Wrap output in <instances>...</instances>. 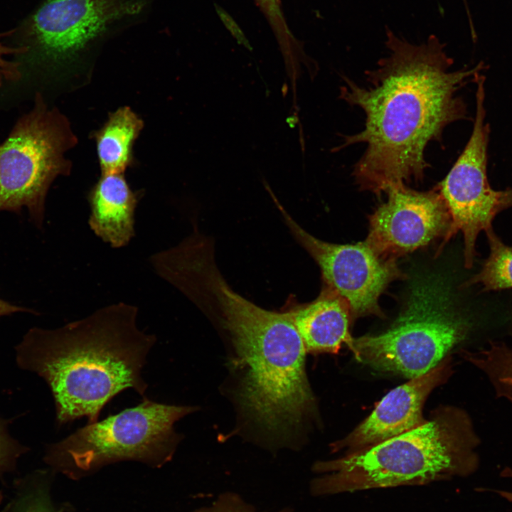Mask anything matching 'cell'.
Returning <instances> with one entry per match:
<instances>
[{
    "instance_id": "obj_1",
    "label": "cell",
    "mask_w": 512,
    "mask_h": 512,
    "mask_svg": "<svg viewBox=\"0 0 512 512\" xmlns=\"http://www.w3.org/2000/svg\"><path fill=\"white\" fill-rule=\"evenodd\" d=\"M385 43L388 54L366 71L365 86L342 75L339 97L360 108L365 122L334 149L366 145L353 176L360 188L377 195L423 178L430 166L425 156L428 144L439 142L448 125L468 119L459 91L475 83L485 66L481 62L452 70L453 59L434 35L413 44L387 28Z\"/></svg>"
},
{
    "instance_id": "obj_2",
    "label": "cell",
    "mask_w": 512,
    "mask_h": 512,
    "mask_svg": "<svg viewBox=\"0 0 512 512\" xmlns=\"http://www.w3.org/2000/svg\"><path fill=\"white\" fill-rule=\"evenodd\" d=\"M137 306L118 302L60 328L34 329L18 348L21 363L43 377L53 395L56 420H98L115 395L133 389L142 396V377L156 336L137 326Z\"/></svg>"
},
{
    "instance_id": "obj_3",
    "label": "cell",
    "mask_w": 512,
    "mask_h": 512,
    "mask_svg": "<svg viewBox=\"0 0 512 512\" xmlns=\"http://www.w3.org/2000/svg\"><path fill=\"white\" fill-rule=\"evenodd\" d=\"M201 302L228 333L246 369L240 394L245 411L272 434L295 431L315 402L305 370L306 352L289 312L257 306L221 275L206 282Z\"/></svg>"
},
{
    "instance_id": "obj_4",
    "label": "cell",
    "mask_w": 512,
    "mask_h": 512,
    "mask_svg": "<svg viewBox=\"0 0 512 512\" xmlns=\"http://www.w3.org/2000/svg\"><path fill=\"white\" fill-rule=\"evenodd\" d=\"M478 439L469 417L441 406L427 422L373 447L312 466L314 496L427 484L466 475L476 464Z\"/></svg>"
},
{
    "instance_id": "obj_5",
    "label": "cell",
    "mask_w": 512,
    "mask_h": 512,
    "mask_svg": "<svg viewBox=\"0 0 512 512\" xmlns=\"http://www.w3.org/2000/svg\"><path fill=\"white\" fill-rule=\"evenodd\" d=\"M511 297L490 292L475 307H463L450 285L430 276L413 284L407 306L390 328L353 338L348 346L360 362L409 379L423 375L476 331L512 326Z\"/></svg>"
},
{
    "instance_id": "obj_6",
    "label": "cell",
    "mask_w": 512,
    "mask_h": 512,
    "mask_svg": "<svg viewBox=\"0 0 512 512\" xmlns=\"http://www.w3.org/2000/svg\"><path fill=\"white\" fill-rule=\"evenodd\" d=\"M195 410L144 398L138 405L87 423L52 444L46 460L73 477L124 460L161 466L171 459L181 439L174 424Z\"/></svg>"
},
{
    "instance_id": "obj_7",
    "label": "cell",
    "mask_w": 512,
    "mask_h": 512,
    "mask_svg": "<svg viewBox=\"0 0 512 512\" xmlns=\"http://www.w3.org/2000/svg\"><path fill=\"white\" fill-rule=\"evenodd\" d=\"M74 138L64 116L36 95L32 110L0 144V210L26 207L41 223L51 183L70 171L65 154Z\"/></svg>"
},
{
    "instance_id": "obj_8",
    "label": "cell",
    "mask_w": 512,
    "mask_h": 512,
    "mask_svg": "<svg viewBox=\"0 0 512 512\" xmlns=\"http://www.w3.org/2000/svg\"><path fill=\"white\" fill-rule=\"evenodd\" d=\"M476 112L471 136L456 162L437 188L451 217L448 241L461 231L464 239V266L474 265L478 236L492 226L499 213L500 191L494 189L487 175L490 125L486 121L485 76L476 81Z\"/></svg>"
},
{
    "instance_id": "obj_9",
    "label": "cell",
    "mask_w": 512,
    "mask_h": 512,
    "mask_svg": "<svg viewBox=\"0 0 512 512\" xmlns=\"http://www.w3.org/2000/svg\"><path fill=\"white\" fill-rule=\"evenodd\" d=\"M272 196L292 234L318 264L327 287L346 302L351 316H382L378 298L391 282L402 277L395 260L380 256L366 241L339 245L315 238Z\"/></svg>"
},
{
    "instance_id": "obj_10",
    "label": "cell",
    "mask_w": 512,
    "mask_h": 512,
    "mask_svg": "<svg viewBox=\"0 0 512 512\" xmlns=\"http://www.w3.org/2000/svg\"><path fill=\"white\" fill-rule=\"evenodd\" d=\"M387 201L370 218L366 240L378 255L395 259L427 245L451 228V217L437 188L417 191L405 183L388 187Z\"/></svg>"
},
{
    "instance_id": "obj_11",
    "label": "cell",
    "mask_w": 512,
    "mask_h": 512,
    "mask_svg": "<svg viewBox=\"0 0 512 512\" xmlns=\"http://www.w3.org/2000/svg\"><path fill=\"white\" fill-rule=\"evenodd\" d=\"M449 357L426 373L390 390L373 411L344 438L331 444L333 452H356L414 430L427 422L424 404L451 371Z\"/></svg>"
},
{
    "instance_id": "obj_12",
    "label": "cell",
    "mask_w": 512,
    "mask_h": 512,
    "mask_svg": "<svg viewBox=\"0 0 512 512\" xmlns=\"http://www.w3.org/2000/svg\"><path fill=\"white\" fill-rule=\"evenodd\" d=\"M92 231L114 248L127 246L134 236L138 196L124 174H102L88 195Z\"/></svg>"
},
{
    "instance_id": "obj_13",
    "label": "cell",
    "mask_w": 512,
    "mask_h": 512,
    "mask_svg": "<svg viewBox=\"0 0 512 512\" xmlns=\"http://www.w3.org/2000/svg\"><path fill=\"white\" fill-rule=\"evenodd\" d=\"M306 353H337L349 345L351 313L346 302L325 287L311 302L288 311Z\"/></svg>"
},
{
    "instance_id": "obj_14",
    "label": "cell",
    "mask_w": 512,
    "mask_h": 512,
    "mask_svg": "<svg viewBox=\"0 0 512 512\" xmlns=\"http://www.w3.org/2000/svg\"><path fill=\"white\" fill-rule=\"evenodd\" d=\"M143 122L129 107L117 110L95 134L102 174H124L132 164L133 145Z\"/></svg>"
},
{
    "instance_id": "obj_15",
    "label": "cell",
    "mask_w": 512,
    "mask_h": 512,
    "mask_svg": "<svg viewBox=\"0 0 512 512\" xmlns=\"http://www.w3.org/2000/svg\"><path fill=\"white\" fill-rule=\"evenodd\" d=\"M485 233L489 255L478 271L464 283L478 286L486 292L508 291L512 289V247L500 238L492 226Z\"/></svg>"
},
{
    "instance_id": "obj_16",
    "label": "cell",
    "mask_w": 512,
    "mask_h": 512,
    "mask_svg": "<svg viewBox=\"0 0 512 512\" xmlns=\"http://www.w3.org/2000/svg\"><path fill=\"white\" fill-rule=\"evenodd\" d=\"M464 357L483 372L497 396L512 403V348L491 341L484 348L465 351Z\"/></svg>"
},
{
    "instance_id": "obj_17",
    "label": "cell",
    "mask_w": 512,
    "mask_h": 512,
    "mask_svg": "<svg viewBox=\"0 0 512 512\" xmlns=\"http://www.w3.org/2000/svg\"><path fill=\"white\" fill-rule=\"evenodd\" d=\"M267 20L287 63L293 65L299 46L285 20L279 0H254Z\"/></svg>"
},
{
    "instance_id": "obj_18",
    "label": "cell",
    "mask_w": 512,
    "mask_h": 512,
    "mask_svg": "<svg viewBox=\"0 0 512 512\" xmlns=\"http://www.w3.org/2000/svg\"><path fill=\"white\" fill-rule=\"evenodd\" d=\"M11 506L10 512H57L46 491L39 486L21 490Z\"/></svg>"
},
{
    "instance_id": "obj_19",
    "label": "cell",
    "mask_w": 512,
    "mask_h": 512,
    "mask_svg": "<svg viewBox=\"0 0 512 512\" xmlns=\"http://www.w3.org/2000/svg\"><path fill=\"white\" fill-rule=\"evenodd\" d=\"M191 512H257L252 504L247 503L240 494L225 491L210 503ZM278 512H292L290 508H284Z\"/></svg>"
},
{
    "instance_id": "obj_20",
    "label": "cell",
    "mask_w": 512,
    "mask_h": 512,
    "mask_svg": "<svg viewBox=\"0 0 512 512\" xmlns=\"http://www.w3.org/2000/svg\"><path fill=\"white\" fill-rule=\"evenodd\" d=\"M25 51L26 48H11L0 42V87L5 82L16 81L20 78L19 64L11 60L9 56Z\"/></svg>"
},
{
    "instance_id": "obj_21",
    "label": "cell",
    "mask_w": 512,
    "mask_h": 512,
    "mask_svg": "<svg viewBox=\"0 0 512 512\" xmlns=\"http://www.w3.org/2000/svg\"><path fill=\"white\" fill-rule=\"evenodd\" d=\"M18 454L19 450L16 445L0 424V476L11 469Z\"/></svg>"
},
{
    "instance_id": "obj_22",
    "label": "cell",
    "mask_w": 512,
    "mask_h": 512,
    "mask_svg": "<svg viewBox=\"0 0 512 512\" xmlns=\"http://www.w3.org/2000/svg\"><path fill=\"white\" fill-rule=\"evenodd\" d=\"M505 203L509 208L512 207V188H507L504 195Z\"/></svg>"
},
{
    "instance_id": "obj_23",
    "label": "cell",
    "mask_w": 512,
    "mask_h": 512,
    "mask_svg": "<svg viewBox=\"0 0 512 512\" xmlns=\"http://www.w3.org/2000/svg\"><path fill=\"white\" fill-rule=\"evenodd\" d=\"M2 499H3V495H2V493L0 491V503L2 501Z\"/></svg>"
}]
</instances>
